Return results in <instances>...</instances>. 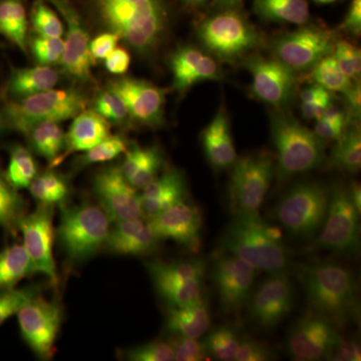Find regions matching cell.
I'll list each match as a JSON object with an SVG mask.
<instances>
[{
  "label": "cell",
  "mask_w": 361,
  "mask_h": 361,
  "mask_svg": "<svg viewBox=\"0 0 361 361\" xmlns=\"http://www.w3.org/2000/svg\"><path fill=\"white\" fill-rule=\"evenodd\" d=\"M87 8L102 30L116 33L142 58L154 56L167 37L165 0H87Z\"/></svg>",
  "instance_id": "obj_1"
},
{
  "label": "cell",
  "mask_w": 361,
  "mask_h": 361,
  "mask_svg": "<svg viewBox=\"0 0 361 361\" xmlns=\"http://www.w3.org/2000/svg\"><path fill=\"white\" fill-rule=\"evenodd\" d=\"M146 267L152 280H190L204 279L207 264L202 259H195L172 263L154 261L147 263Z\"/></svg>",
  "instance_id": "obj_38"
},
{
  "label": "cell",
  "mask_w": 361,
  "mask_h": 361,
  "mask_svg": "<svg viewBox=\"0 0 361 361\" xmlns=\"http://www.w3.org/2000/svg\"><path fill=\"white\" fill-rule=\"evenodd\" d=\"M204 152L213 167L227 169L236 161V149L231 134L229 116L221 108L202 135Z\"/></svg>",
  "instance_id": "obj_25"
},
{
  "label": "cell",
  "mask_w": 361,
  "mask_h": 361,
  "mask_svg": "<svg viewBox=\"0 0 361 361\" xmlns=\"http://www.w3.org/2000/svg\"><path fill=\"white\" fill-rule=\"evenodd\" d=\"M92 111L109 123H123L130 118L123 99L108 89L97 94L92 104Z\"/></svg>",
  "instance_id": "obj_44"
},
{
  "label": "cell",
  "mask_w": 361,
  "mask_h": 361,
  "mask_svg": "<svg viewBox=\"0 0 361 361\" xmlns=\"http://www.w3.org/2000/svg\"><path fill=\"white\" fill-rule=\"evenodd\" d=\"M203 342L209 356L216 360L232 361L238 350L240 338L236 330L222 326L211 331Z\"/></svg>",
  "instance_id": "obj_39"
},
{
  "label": "cell",
  "mask_w": 361,
  "mask_h": 361,
  "mask_svg": "<svg viewBox=\"0 0 361 361\" xmlns=\"http://www.w3.org/2000/svg\"><path fill=\"white\" fill-rule=\"evenodd\" d=\"M274 174V160L270 154H252L236 159L229 186L233 214L258 211Z\"/></svg>",
  "instance_id": "obj_10"
},
{
  "label": "cell",
  "mask_w": 361,
  "mask_h": 361,
  "mask_svg": "<svg viewBox=\"0 0 361 361\" xmlns=\"http://www.w3.org/2000/svg\"><path fill=\"white\" fill-rule=\"evenodd\" d=\"M164 157L159 147L153 146L151 155L142 167L129 180V183L137 190L144 189L155 178L163 165Z\"/></svg>",
  "instance_id": "obj_49"
},
{
  "label": "cell",
  "mask_w": 361,
  "mask_h": 361,
  "mask_svg": "<svg viewBox=\"0 0 361 361\" xmlns=\"http://www.w3.org/2000/svg\"><path fill=\"white\" fill-rule=\"evenodd\" d=\"M104 61L108 71L113 75H122L129 70L130 56L129 52L122 47H116Z\"/></svg>",
  "instance_id": "obj_54"
},
{
  "label": "cell",
  "mask_w": 361,
  "mask_h": 361,
  "mask_svg": "<svg viewBox=\"0 0 361 361\" xmlns=\"http://www.w3.org/2000/svg\"><path fill=\"white\" fill-rule=\"evenodd\" d=\"M271 135L277 151L275 169L279 182L320 167L324 161V142L302 123L284 114L271 118Z\"/></svg>",
  "instance_id": "obj_4"
},
{
  "label": "cell",
  "mask_w": 361,
  "mask_h": 361,
  "mask_svg": "<svg viewBox=\"0 0 361 361\" xmlns=\"http://www.w3.org/2000/svg\"><path fill=\"white\" fill-rule=\"evenodd\" d=\"M249 315L261 329H275L291 312L295 302L293 282L286 271L273 273L249 298Z\"/></svg>",
  "instance_id": "obj_14"
},
{
  "label": "cell",
  "mask_w": 361,
  "mask_h": 361,
  "mask_svg": "<svg viewBox=\"0 0 361 361\" xmlns=\"http://www.w3.org/2000/svg\"><path fill=\"white\" fill-rule=\"evenodd\" d=\"M149 218V224L159 239L173 240L194 253L200 250L203 216L198 207L184 201Z\"/></svg>",
  "instance_id": "obj_21"
},
{
  "label": "cell",
  "mask_w": 361,
  "mask_h": 361,
  "mask_svg": "<svg viewBox=\"0 0 361 361\" xmlns=\"http://www.w3.org/2000/svg\"><path fill=\"white\" fill-rule=\"evenodd\" d=\"M332 56L336 59L337 66L342 73L350 80H357L360 77L361 54L355 45L346 42L336 44Z\"/></svg>",
  "instance_id": "obj_47"
},
{
  "label": "cell",
  "mask_w": 361,
  "mask_h": 361,
  "mask_svg": "<svg viewBox=\"0 0 361 361\" xmlns=\"http://www.w3.org/2000/svg\"><path fill=\"white\" fill-rule=\"evenodd\" d=\"M332 165L346 171L356 173L361 166V135L357 127L344 130L341 137L336 140V146L331 152Z\"/></svg>",
  "instance_id": "obj_36"
},
{
  "label": "cell",
  "mask_w": 361,
  "mask_h": 361,
  "mask_svg": "<svg viewBox=\"0 0 361 361\" xmlns=\"http://www.w3.org/2000/svg\"><path fill=\"white\" fill-rule=\"evenodd\" d=\"M256 269L232 254L223 252L214 261L212 279L226 313L241 310L251 296Z\"/></svg>",
  "instance_id": "obj_19"
},
{
  "label": "cell",
  "mask_w": 361,
  "mask_h": 361,
  "mask_svg": "<svg viewBox=\"0 0 361 361\" xmlns=\"http://www.w3.org/2000/svg\"><path fill=\"white\" fill-rule=\"evenodd\" d=\"M331 104L332 97L318 99L314 102H304L301 104V113L306 120H312V118L317 120Z\"/></svg>",
  "instance_id": "obj_58"
},
{
  "label": "cell",
  "mask_w": 361,
  "mask_h": 361,
  "mask_svg": "<svg viewBox=\"0 0 361 361\" xmlns=\"http://www.w3.org/2000/svg\"><path fill=\"white\" fill-rule=\"evenodd\" d=\"M243 0H216V4L221 9L238 8Z\"/></svg>",
  "instance_id": "obj_61"
},
{
  "label": "cell",
  "mask_w": 361,
  "mask_h": 361,
  "mask_svg": "<svg viewBox=\"0 0 361 361\" xmlns=\"http://www.w3.org/2000/svg\"><path fill=\"white\" fill-rule=\"evenodd\" d=\"M345 101V106L348 108V115H346V121H349L355 123L360 118V82L356 80L353 85L348 87L345 92H342Z\"/></svg>",
  "instance_id": "obj_55"
},
{
  "label": "cell",
  "mask_w": 361,
  "mask_h": 361,
  "mask_svg": "<svg viewBox=\"0 0 361 361\" xmlns=\"http://www.w3.org/2000/svg\"><path fill=\"white\" fill-rule=\"evenodd\" d=\"M30 49L37 65L51 66L61 61L65 49V42L61 37L37 35L30 40Z\"/></svg>",
  "instance_id": "obj_43"
},
{
  "label": "cell",
  "mask_w": 361,
  "mask_h": 361,
  "mask_svg": "<svg viewBox=\"0 0 361 361\" xmlns=\"http://www.w3.org/2000/svg\"><path fill=\"white\" fill-rule=\"evenodd\" d=\"M28 21L25 7L21 0L0 1V33L16 44L20 51H26V33Z\"/></svg>",
  "instance_id": "obj_33"
},
{
  "label": "cell",
  "mask_w": 361,
  "mask_h": 361,
  "mask_svg": "<svg viewBox=\"0 0 361 361\" xmlns=\"http://www.w3.org/2000/svg\"><path fill=\"white\" fill-rule=\"evenodd\" d=\"M108 90L123 99L135 123L152 129L163 126L166 94L161 87L141 78L125 77L111 80Z\"/></svg>",
  "instance_id": "obj_15"
},
{
  "label": "cell",
  "mask_w": 361,
  "mask_h": 361,
  "mask_svg": "<svg viewBox=\"0 0 361 361\" xmlns=\"http://www.w3.org/2000/svg\"><path fill=\"white\" fill-rule=\"evenodd\" d=\"M220 247L256 270L270 274L283 272L290 265V253L280 235L258 211L235 213L221 236Z\"/></svg>",
  "instance_id": "obj_3"
},
{
  "label": "cell",
  "mask_w": 361,
  "mask_h": 361,
  "mask_svg": "<svg viewBox=\"0 0 361 361\" xmlns=\"http://www.w3.org/2000/svg\"><path fill=\"white\" fill-rule=\"evenodd\" d=\"M73 118L66 135V153H66L85 152L94 148L111 135L110 123L94 111H82Z\"/></svg>",
  "instance_id": "obj_26"
},
{
  "label": "cell",
  "mask_w": 361,
  "mask_h": 361,
  "mask_svg": "<svg viewBox=\"0 0 361 361\" xmlns=\"http://www.w3.org/2000/svg\"><path fill=\"white\" fill-rule=\"evenodd\" d=\"M110 222L101 206L82 203L63 207L56 237L68 262H84L104 246Z\"/></svg>",
  "instance_id": "obj_5"
},
{
  "label": "cell",
  "mask_w": 361,
  "mask_h": 361,
  "mask_svg": "<svg viewBox=\"0 0 361 361\" xmlns=\"http://www.w3.org/2000/svg\"><path fill=\"white\" fill-rule=\"evenodd\" d=\"M360 211L351 199L349 187L337 184L330 189L329 211L318 245L323 249L357 255L360 248Z\"/></svg>",
  "instance_id": "obj_9"
},
{
  "label": "cell",
  "mask_w": 361,
  "mask_h": 361,
  "mask_svg": "<svg viewBox=\"0 0 361 361\" xmlns=\"http://www.w3.org/2000/svg\"><path fill=\"white\" fill-rule=\"evenodd\" d=\"M300 97L302 103H304V102H314L318 101V99L332 97L329 90L324 89V87H322V85H311V87H307V89L302 90Z\"/></svg>",
  "instance_id": "obj_59"
},
{
  "label": "cell",
  "mask_w": 361,
  "mask_h": 361,
  "mask_svg": "<svg viewBox=\"0 0 361 361\" xmlns=\"http://www.w3.org/2000/svg\"><path fill=\"white\" fill-rule=\"evenodd\" d=\"M32 151L52 165L61 160L66 149V134L56 122H40L33 125L25 135Z\"/></svg>",
  "instance_id": "obj_29"
},
{
  "label": "cell",
  "mask_w": 361,
  "mask_h": 361,
  "mask_svg": "<svg viewBox=\"0 0 361 361\" xmlns=\"http://www.w3.org/2000/svg\"><path fill=\"white\" fill-rule=\"evenodd\" d=\"M170 341L174 350L175 360L177 361H202L207 360L208 351L203 341L189 337L173 336Z\"/></svg>",
  "instance_id": "obj_48"
},
{
  "label": "cell",
  "mask_w": 361,
  "mask_h": 361,
  "mask_svg": "<svg viewBox=\"0 0 361 361\" xmlns=\"http://www.w3.org/2000/svg\"><path fill=\"white\" fill-rule=\"evenodd\" d=\"M30 21L33 30L42 37H61L63 25L58 14L45 4V0H37L33 6Z\"/></svg>",
  "instance_id": "obj_42"
},
{
  "label": "cell",
  "mask_w": 361,
  "mask_h": 361,
  "mask_svg": "<svg viewBox=\"0 0 361 361\" xmlns=\"http://www.w3.org/2000/svg\"><path fill=\"white\" fill-rule=\"evenodd\" d=\"M54 205L39 203L32 213L23 218L18 230L23 234V246L35 273H42L54 286H58L59 275L54 258Z\"/></svg>",
  "instance_id": "obj_13"
},
{
  "label": "cell",
  "mask_w": 361,
  "mask_h": 361,
  "mask_svg": "<svg viewBox=\"0 0 361 361\" xmlns=\"http://www.w3.org/2000/svg\"><path fill=\"white\" fill-rule=\"evenodd\" d=\"M183 1L191 4V6H202V4H205L208 0H183Z\"/></svg>",
  "instance_id": "obj_63"
},
{
  "label": "cell",
  "mask_w": 361,
  "mask_h": 361,
  "mask_svg": "<svg viewBox=\"0 0 361 361\" xmlns=\"http://www.w3.org/2000/svg\"><path fill=\"white\" fill-rule=\"evenodd\" d=\"M30 194L39 203L63 205L71 195V185L65 176L49 170L37 175L30 183Z\"/></svg>",
  "instance_id": "obj_34"
},
{
  "label": "cell",
  "mask_w": 361,
  "mask_h": 361,
  "mask_svg": "<svg viewBox=\"0 0 361 361\" xmlns=\"http://www.w3.org/2000/svg\"><path fill=\"white\" fill-rule=\"evenodd\" d=\"M159 295L170 307H182L203 299V279H154Z\"/></svg>",
  "instance_id": "obj_35"
},
{
  "label": "cell",
  "mask_w": 361,
  "mask_h": 361,
  "mask_svg": "<svg viewBox=\"0 0 361 361\" xmlns=\"http://www.w3.org/2000/svg\"><path fill=\"white\" fill-rule=\"evenodd\" d=\"M325 360L331 361H360L361 348L360 343L355 339H345L341 336L339 341L330 349Z\"/></svg>",
  "instance_id": "obj_51"
},
{
  "label": "cell",
  "mask_w": 361,
  "mask_h": 361,
  "mask_svg": "<svg viewBox=\"0 0 361 361\" xmlns=\"http://www.w3.org/2000/svg\"><path fill=\"white\" fill-rule=\"evenodd\" d=\"M59 82V73L51 66L13 68L6 90L14 99H20L54 89Z\"/></svg>",
  "instance_id": "obj_28"
},
{
  "label": "cell",
  "mask_w": 361,
  "mask_h": 361,
  "mask_svg": "<svg viewBox=\"0 0 361 361\" xmlns=\"http://www.w3.org/2000/svg\"><path fill=\"white\" fill-rule=\"evenodd\" d=\"M37 175V163L32 152L21 145L9 149V163L6 172L7 180L16 189H26Z\"/></svg>",
  "instance_id": "obj_37"
},
{
  "label": "cell",
  "mask_w": 361,
  "mask_h": 361,
  "mask_svg": "<svg viewBox=\"0 0 361 361\" xmlns=\"http://www.w3.org/2000/svg\"><path fill=\"white\" fill-rule=\"evenodd\" d=\"M37 294H39V290L35 286L13 287L0 292V326L11 316L18 314L23 306Z\"/></svg>",
  "instance_id": "obj_45"
},
{
  "label": "cell",
  "mask_w": 361,
  "mask_h": 361,
  "mask_svg": "<svg viewBox=\"0 0 361 361\" xmlns=\"http://www.w3.org/2000/svg\"><path fill=\"white\" fill-rule=\"evenodd\" d=\"M126 360L130 361H173L174 350L170 342L157 341L128 349Z\"/></svg>",
  "instance_id": "obj_46"
},
{
  "label": "cell",
  "mask_w": 361,
  "mask_h": 361,
  "mask_svg": "<svg viewBox=\"0 0 361 361\" xmlns=\"http://www.w3.org/2000/svg\"><path fill=\"white\" fill-rule=\"evenodd\" d=\"M169 66L173 75V87L178 92H185L199 82L222 77L215 59L191 45L173 52L169 58Z\"/></svg>",
  "instance_id": "obj_22"
},
{
  "label": "cell",
  "mask_w": 361,
  "mask_h": 361,
  "mask_svg": "<svg viewBox=\"0 0 361 361\" xmlns=\"http://www.w3.org/2000/svg\"><path fill=\"white\" fill-rule=\"evenodd\" d=\"M120 37L116 33L104 32L90 40V51L92 59L104 61L116 49Z\"/></svg>",
  "instance_id": "obj_53"
},
{
  "label": "cell",
  "mask_w": 361,
  "mask_h": 361,
  "mask_svg": "<svg viewBox=\"0 0 361 361\" xmlns=\"http://www.w3.org/2000/svg\"><path fill=\"white\" fill-rule=\"evenodd\" d=\"M315 1L318 2V4H332V2H336L337 0H315Z\"/></svg>",
  "instance_id": "obj_64"
},
{
  "label": "cell",
  "mask_w": 361,
  "mask_h": 361,
  "mask_svg": "<svg viewBox=\"0 0 361 361\" xmlns=\"http://www.w3.org/2000/svg\"><path fill=\"white\" fill-rule=\"evenodd\" d=\"M342 27L353 35H360L361 32V0H353L349 6L348 13L344 18Z\"/></svg>",
  "instance_id": "obj_57"
},
{
  "label": "cell",
  "mask_w": 361,
  "mask_h": 361,
  "mask_svg": "<svg viewBox=\"0 0 361 361\" xmlns=\"http://www.w3.org/2000/svg\"><path fill=\"white\" fill-rule=\"evenodd\" d=\"M349 191H350L351 199L353 203L360 212H361V190L360 185L357 183H353L351 186H349Z\"/></svg>",
  "instance_id": "obj_60"
},
{
  "label": "cell",
  "mask_w": 361,
  "mask_h": 361,
  "mask_svg": "<svg viewBox=\"0 0 361 361\" xmlns=\"http://www.w3.org/2000/svg\"><path fill=\"white\" fill-rule=\"evenodd\" d=\"M56 7L66 23V39L65 49L61 63L63 70L71 78L85 84L92 82V61L90 51L89 33L77 9L71 0H45Z\"/></svg>",
  "instance_id": "obj_20"
},
{
  "label": "cell",
  "mask_w": 361,
  "mask_h": 361,
  "mask_svg": "<svg viewBox=\"0 0 361 361\" xmlns=\"http://www.w3.org/2000/svg\"><path fill=\"white\" fill-rule=\"evenodd\" d=\"M92 185L99 205L113 222L144 216L141 194L126 179L120 167L104 168L94 176Z\"/></svg>",
  "instance_id": "obj_16"
},
{
  "label": "cell",
  "mask_w": 361,
  "mask_h": 361,
  "mask_svg": "<svg viewBox=\"0 0 361 361\" xmlns=\"http://www.w3.org/2000/svg\"><path fill=\"white\" fill-rule=\"evenodd\" d=\"M253 8L259 18L271 23L303 25L310 16L306 0H254Z\"/></svg>",
  "instance_id": "obj_30"
},
{
  "label": "cell",
  "mask_w": 361,
  "mask_h": 361,
  "mask_svg": "<svg viewBox=\"0 0 361 361\" xmlns=\"http://www.w3.org/2000/svg\"><path fill=\"white\" fill-rule=\"evenodd\" d=\"M26 215V202L0 170V228L7 234L16 235Z\"/></svg>",
  "instance_id": "obj_32"
},
{
  "label": "cell",
  "mask_w": 361,
  "mask_h": 361,
  "mask_svg": "<svg viewBox=\"0 0 361 361\" xmlns=\"http://www.w3.org/2000/svg\"><path fill=\"white\" fill-rule=\"evenodd\" d=\"M330 188L317 180L293 185L275 207V218L294 238H312L322 231L329 211Z\"/></svg>",
  "instance_id": "obj_6"
},
{
  "label": "cell",
  "mask_w": 361,
  "mask_h": 361,
  "mask_svg": "<svg viewBox=\"0 0 361 361\" xmlns=\"http://www.w3.org/2000/svg\"><path fill=\"white\" fill-rule=\"evenodd\" d=\"M339 338L337 329L329 320L310 310L292 325L286 337V349L294 360H325Z\"/></svg>",
  "instance_id": "obj_17"
},
{
  "label": "cell",
  "mask_w": 361,
  "mask_h": 361,
  "mask_svg": "<svg viewBox=\"0 0 361 361\" xmlns=\"http://www.w3.org/2000/svg\"><path fill=\"white\" fill-rule=\"evenodd\" d=\"M334 35L319 26L306 25L285 33L273 42L276 59L294 71H310L322 59L334 54Z\"/></svg>",
  "instance_id": "obj_12"
},
{
  "label": "cell",
  "mask_w": 361,
  "mask_h": 361,
  "mask_svg": "<svg viewBox=\"0 0 361 361\" xmlns=\"http://www.w3.org/2000/svg\"><path fill=\"white\" fill-rule=\"evenodd\" d=\"M152 149L153 146L142 148L137 145L127 149L125 160L123 161L122 167H120L126 179L129 180L142 167L151 155Z\"/></svg>",
  "instance_id": "obj_52"
},
{
  "label": "cell",
  "mask_w": 361,
  "mask_h": 361,
  "mask_svg": "<svg viewBox=\"0 0 361 361\" xmlns=\"http://www.w3.org/2000/svg\"><path fill=\"white\" fill-rule=\"evenodd\" d=\"M210 325V310L204 299L182 307H170L166 317V329L172 336L199 339Z\"/></svg>",
  "instance_id": "obj_27"
},
{
  "label": "cell",
  "mask_w": 361,
  "mask_h": 361,
  "mask_svg": "<svg viewBox=\"0 0 361 361\" xmlns=\"http://www.w3.org/2000/svg\"><path fill=\"white\" fill-rule=\"evenodd\" d=\"M298 278L311 311L329 320L336 329L360 319L358 285L348 268L336 263L301 265Z\"/></svg>",
  "instance_id": "obj_2"
},
{
  "label": "cell",
  "mask_w": 361,
  "mask_h": 361,
  "mask_svg": "<svg viewBox=\"0 0 361 361\" xmlns=\"http://www.w3.org/2000/svg\"><path fill=\"white\" fill-rule=\"evenodd\" d=\"M16 315L25 343L40 360H51L61 322L59 303L37 294Z\"/></svg>",
  "instance_id": "obj_11"
},
{
  "label": "cell",
  "mask_w": 361,
  "mask_h": 361,
  "mask_svg": "<svg viewBox=\"0 0 361 361\" xmlns=\"http://www.w3.org/2000/svg\"><path fill=\"white\" fill-rule=\"evenodd\" d=\"M346 123L327 118H317L314 134L322 140H337L345 130Z\"/></svg>",
  "instance_id": "obj_56"
},
{
  "label": "cell",
  "mask_w": 361,
  "mask_h": 361,
  "mask_svg": "<svg viewBox=\"0 0 361 361\" xmlns=\"http://www.w3.org/2000/svg\"><path fill=\"white\" fill-rule=\"evenodd\" d=\"M207 51L224 61L243 58L261 44V35L237 8L221 9L202 21L197 30Z\"/></svg>",
  "instance_id": "obj_8"
},
{
  "label": "cell",
  "mask_w": 361,
  "mask_h": 361,
  "mask_svg": "<svg viewBox=\"0 0 361 361\" xmlns=\"http://www.w3.org/2000/svg\"><path fill=\"white\" fill-rule=\"evenodd\" d=\"M6 130H8V129H7L6 123V120H4V115H2L1 111H0V137H1L2 134H4Z\"/></svg>",
  "instance_id": "obj_62"
},
{
  "label": "cell",
  "mask_w": 361,
  "mask_h": 361,
  "mask_svg": "<svg viewBox=\"0 0 361 361\" xmlns=\"http://www.w3.org/2000/svg\"><path fill=\"white\" fill-rule=\"evenodd\" d=\"M160 241L148 221L137 218L116 222L104 247L116 255L144 256L155 251Z\"/></svg>",
  "instance_id": "obj_23"
},
{
  "label": "cell",
  "mask_w": 361,
  "mask_h": 361,
  "mask_svg": "<svg viewBox=\"0 0 361 361\" xmlns=\"http://www.w3.org/2000/svg\"><path fill=\"white\" fill-rule=\"evenodd\" d=\"M276 358L274 351L262 342L255 341L249 337L240 338L238 350L235 360L236 361H268Z\"/></svg>",
  "instance_id": "obj_50"
},
{
  "label": "cell",
  "mask_w": 361,
  "mask_h": 361,
  "mask_svg": "<svg viewBox=\"0 0 361 361\" xmlns=\"http://www.w3.org/2000/svg\"><path fill=\"white\" fill-rule=\"evenodd\" d=\"M127 149V142L122 135H110L94 148L85 151L84 155L78 159L77 166L84 168L92 164L114 160L121 154L126 153Z\"/></svg>",
  "instance_id": "obj_41"
},
{
  "label": "cell",
  "mask_w": 361,
  "mask_h": 361,
  "mask_svg": "<svg viewBox=\"0 0 361 361\" xmlns=\"http://www.w3.org/2000/svg\"><path fill=\"white\" fill-rule=\"evenodd\" d=\"M252 75L254 96L275 108L290 103L295 92V71L278 59L252 56L246 63Z\"/></svg>",
  "instance_id": "obj_18"
},
{
  "label": "cell",
  "mask_w": 361,
  "mask_h": 361,
  "mask_svg": "<svg viewBox=\"0 0 361 361\" xmlns=\"http://www.w3.org/2000/svg\"><path fill=\"white\" fill-rule=\"evenodd\" d=\"M32 273L35 271L25 247L13 244L0 251V292L13 288Z\"/></svg>",
  "instance_id": "obj_31"
},
{
  "label": "cell",
  "mask_w": 361,
  "mask_h": 361,
  "mask_svg": "<svg viewBox=\"0 0 361 361\" xmlns=\"http://www.w3.org/2000/svg\"><path fill=\"white\" fill-rule=\"evenodd\" d=\"M142 190V212L149 217L186 201L188 196L186 178L178 169L166 171Z\"/></svg>",
  "instance_id": "obj_24"
},
{
  "label": "cell",
  "mask_w": 361,
  "mask_h": 361,
  "mask_svg": "<svg viewBox=\"0 0 361 361\" xmlns=\"http://www.w3.org/2000/svg\"><path fill=\"white\" fill-rule=\"evenodd\" d=\"M87 101L75 89L49 90L9 102L1 111L7 129L25 135L35 123L63 122L85 111Z\"/></svg>",
  "instance_id": "obj_7"
},
{
  "label": "cell",
  "mask_w": 361,
  "mask_h": 361,
  "mask_svg": "<svg viewBox=\"0 0 361 361\" xmlns=\"http://www.w3.org/2000/svg\"><path fill=\"white\" fill-rule=\"evenodd\" d=\"M312 70V78L316 85H322L329 92H343L353 85L350 78L338 68L332 54L322 59Z\"/></svg>",
  "instance_id": "obj_40"
}]
</instances>
